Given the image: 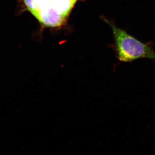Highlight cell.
Segmentation results:
<instances>
[{
    "mask_svg": "<svg viewBox=\"0 0 155 155\" xmlns=\"http://www.w3.org/2000/svg\"><path fill=\"white\" fill-rule=\"evenodd\" d=\"M77 0H50V5L59 13L67 17Z\"/></svg>",
    "mask_w": 155,
    "mask_h": 155,
    "instance_id": "3957f363",
    "label": "cell"
},
{
    "mask_svg": "<svg viewBox=\"0 0 155 155\" xmlns=\"http://www.w3.org/2000/svg\"><path fill=\"white\" fill-rule=\"evenodd\" d=\"M112 29L114 39V50L118 60L131 62L147 58L155 62V51L150 43H144L105 19Z\"/></svg>",
    "mask_w": 155,
    "mask_h": 155,
    "instance_id": "6da1fadb",
    "label": "cell"
},
{
    "mask_svg": "<svg viewBox=\"0 0 155 155\" xmlns=\"http://www.w3.org/2000/svg\"><path fill=\"white\" fill-rule=\"evenodd\" d=\"M24 2L28 11L36 18L40 9L37 0H24Z\"/></svg>",
    "mask_w": 155,
    "mask_h": 155,
    "instance_id": "277c9868",
    "label": "cell"
},
{
    "mask_svg": "<svg viewBox=\"0 0 155 155\" xmlns=\"http://www.w3.org/2000/svg\"><path fill=\"white\" fill-rule=\"evenodd\" d=\"M67 17L49 5L40 9L36 18L46 26L55 27L62 25Z\"/></svg>",
    "mask_w": 155,
    "mask_h": 155,
    "instance_id": "7a4b0ae2",
    "label": "cell"
}]
</instances>
